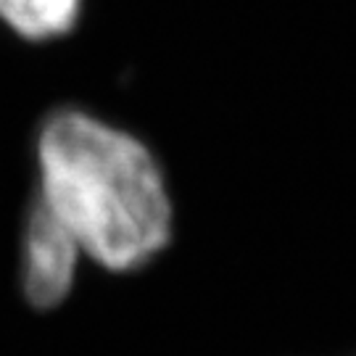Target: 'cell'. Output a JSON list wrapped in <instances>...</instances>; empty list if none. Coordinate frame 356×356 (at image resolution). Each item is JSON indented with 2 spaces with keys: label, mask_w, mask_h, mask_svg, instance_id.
<instances>
[{
  "label": "cell",
  "mask_w": 356,
  "mask_h": 356,
  "mask_svg": "<svg viewBox=\"0 0 356 356\" xmlns=\"http://www.w3.org/2000/svg\"><path fill=\"white\" fill-rule=\"evenodd\" d=\"M38 195L108 272H138L169 248L175 204L156 153L127 129L66 106L40 122Z\"/></svg>",
  "instance_id": "cell-1"
},
{
  "label": "cell",
  "mask_w": 356,
  "mask_h": 356,
  "mask_svg": "<svg viewBox=\"0 0 356 356\" xmlns=\"http://www.w3.org/2000/svg\"><path fill=\"white\" fill-rule=\"evenodd\" d=\"M88 0H0V26L13 38L45 45L74 32Z\"/></svg>",
  "instance_id": "cell-3"
},
{
  "label": "cell",
  "mask_w": 356,
  "mask_h": 356,
  "mask_svg": "<svg viewBox=\"0 0 356 356\" xmlns=\"http://www.w3.org/2000/svg\"><path fill=\"white\" fill-rule=\"evenodd\" d=\"M79 254L74 235L35 195L24 216L19 256V285L26 304L38 312L64 304L74 288Z\"/></svg>",
  "instance_id": "cell-2"
}]
</instances>
